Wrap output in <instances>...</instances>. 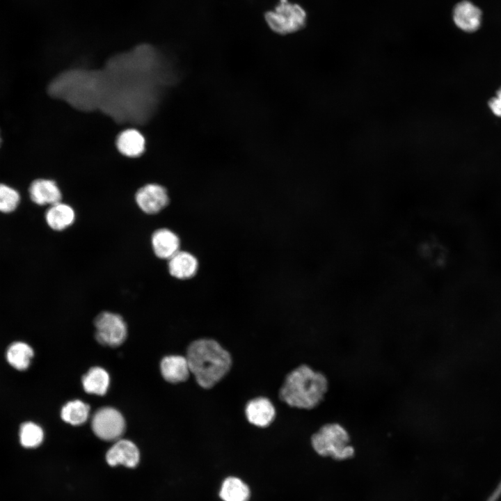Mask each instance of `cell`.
Wrapping results in <instances>:
<instances>
[{"label": "cell", "mask_w": 501, "mask_h": 501, "mask_svg": "<svg viewBox=\"0 0 501 501\" xmlns=\"http://www.w3.org/2000/svg\"><path fill=\"white\" fill-rule=\"evenodd\" d=\"M186 358L197 383L205 389L217 384L230 371L232 357L217 341L202 338L188 347Z\"/></svg>", "instance_id": "obj_1"}, {"label": "cell", "mask_w": 501, "mask_h": 501, "mask_svg": "<svg viewBox=\"0 0 501 501\" xmlns=\"http://www.w3.org/2000/svg\"><path fill=\"white\" fill-rule=\"evenodd\" d=\"M328 390V377L303 364L286 376L279 390V398L289 406L312 410L324 401Z\"/></svg>", "instance_id": "obj_2"}, {"label": "cell", "mask_w": 501, "mask_h": 501, "mask_svg": "<svg viewBox=\"0 0 501 501\" xmlns=\"http://www.w3.org/2000/svg\"><path fill=\"white\" fill-rule=\"evenodd\" d=\"M310 441L312 449L318 455L336 461L350 459L356 453L351 434L341 422L324 424L312 435Z\"/></svg>", "instance_id": "obj_3"}, {"label": "cell", "mask_w": 501, "mask_h": 501, "mask_svg": "<svg viewBox=\"0 0 501 501\" xmlns=\"http://www.w3.org/2000/svg\"><path fill=\"white\" fill-rule=\"evenodd\" d=\"M306 13L299 4L288 0H280L276 7L265 15L270 29L279 34L294 33L303 28L306 22Z\"/></svg>", "instance_id": "obj_4"}, {"label": "cell", "mask_w": 501, "mask_h": 501, "mask_svg": "<svg viewBox=\"0 0 501 501\" xmlns=\"http://www.w3.org/2000/svg\"><path fill=\"white\" fill-rule=\"evenodd\" d=\"M95 338L102 344L116 347L122 344L127 336V326L122 316L104 311L94 321Z\"/></svg>", "instance_id": "obj_5"}, {"label": "cell", "mask_w": 501, "mask_h": 501, "mask_svg": "<svg viewBox=\"0 0 501 501\" xmlns=\"http://www.w3.org/2000/svg\"><path fill=\"white\" fill-rule=\"evenodd\" d=\"M91 427L94 434L100 439L116 440L125 431V421L122 415L116 409L104 407L93 415Z\"/></svg>", "instance_id": "obj_6"}, {"label": "cell", "mask_w": 501, "mask_h": 501, "mask_svg": "<svg viewBox=\"0 0 501 501\" xmlns=\"http://www.w3.org/2000/svg\"><path fill=\"white\" fill-rule=\"evenodd\" d=\"M135 202L145 214H156L167 207L170 199L166 188L158 184H148L138 189Z\"/></svg>", "instance_id": "obj_7"}, {"label": "cell", "mask_w": 501, "mask_h": 501, "mask_svg": "<svg viewBox=\"0 0 501 501\" xmlns=\"http://www.w3.org/2000/svg\"><path fill=\"white\" fill-rule=\"evenodd\" d=\"M452 18L459 29L467 33H472L481 26L482 12L472 1L463 0L454 6Z\"/></svg>", "instance_id": "obj_8"}, {"label": "cell", "mask_w": 501, "mask_h": 501, "mask_svg": "<svg viewBox=\"0 0 501 501\" xmlns=\"http://www.w3.org/2000/svg\"><path fill=\"white\" fill-rule=\"evenodd\" d=\"M151 247L156 257L169 260L180 250V239L170 229L161 228L155 230L151 236Z\"/></svg>", "instance_id": "obj_9"}, {"label": "cell", "mask_w": 501, "mask_h": 501, "mask_svg": "<svg viewBox=\"0 0 501 501\" xmlns=\"http://www.w3.org/2000/svg\"><path fill=\"white\" fill-rule=\"evenodd\" d=\"M106 459L111 466L123 465L128 468H134L139 462L140 454L133 442L120 439L108 450Z\"/></svg>", "instance_id": "obj_10"}, {"label": "cell", "mask_w": 501, "mask_h": 501, "mask_svg": "<svg viewBox=\"0 0 501 501\" xmlns=\"http://www.w3.org/2000/svg\"><path fill=\"white\" fill-rule=\"evenodd\" d=\"M245 414L250 424L259 427H267L273 421L276 410L268 398L258 397L246 404Z\"/></svg>", "instance_id": "obj_11"}, {"label": "cell", "mask_w": 501, "mask_h": 501, "mask_svg": "<svg viewBox=\"0 0 501 501\" xmlns=\"http://www.w3.org/2000/svg\"><path fill=\"white\" fill-rule=\"evenodd\" d=\"M198 269V261L191 253L179 250L168 260V270L172 277L179 280L193 278Z\"/></svg>", "instance_id": "obj_12"}, {"label": "cell", "mask_w": 501, "mask_h": 501, "mask_svg": "<svg viewBox=\"0 0 501 501\" xmlns=\"http://www.w3.org/2000/svg\"><path fill=\"white\" fill-rule=\"evenodd\" d=\"M31 200L37 205H52L61 201L62 194L56 183L47 179H37L29 186Z\"/></svg>", "instance_id": "obj_13"}, {"label": "cell", "mask_w": 501, "mask_h": 501, "mask_svg": "<svg viewBox=\"0 0 501 501\" xmlns=\"http://www.w3.org/2000/svg\"><path fill=\"white\" fill-rule=\"evenodd\" d=\"M160 369L164 379L171 383L186 381L191 374L186 356L171 355L161 361Z\"/></svg>", "instance_id": "obj_14"}, {"label": "cell", "mask_w": 501, "mask_h": 501, "mask_svg": "<svg viewBox=\"0 0 501 501\" xmlns=\"http://www.w3.org/2000/svg\"><path fill=\"white\" fill-rule=\"evenodd\" d=\"M76 213L70 205L59 202L50 205L45 213L48 225L56 231H62L70 227L75 221Z\"/></svg>", "instance_id": "obj_15"}, {"label": "cell", "mask_w": 501, "mask_h": 501, "mask_svg": "<svg viewBox=\"0 0 501 501\" xmlns=\"http://www.w3.org/2000/svg\"><path fill=\"white\" fill-rule=\"evenodd\" d=\"M117 148L124 155L134 157L141 155L145 149V138L136 129H128L117 138Z\"/></svg>", "instance_id": "obj_16"}, {"label": "cell", "mask_w": 501, "mask_h": 501, "mask_svg": "<svg viewBox=\"0 0 501 501\" xmlns=\"http://www.w3.org/2000/svg\"><path fill=\"white\" fill-rule=\"evenodd\" d=\"M84 390L90 394L104 395L109 385L107 372L100 367H93L82 377Z\"/></svg>", "instance_id": "obj_17"}, {"label": "cell", "mask_w": 501, "mask_h": 501, "mask_svg": "<svg viewBox=\"0 0 501 501\" xmlns=\"http://www.w3.org/2000/svg\"><path fill=\"white\" fill-rule=\"evenodd\" d=\"M250 494L247 484L236 477L225 479L219 491V497L223 501H248Z\"/></svg>", "instance_id": "obj_18"}, {"label": "cell", "mask_w": 501, "mask_h": 501, "mask_svg": "<svg viewBox=\"0 0 501 501\" xmlns=\"http://www.w3.org/2000/svg\"><path fill=\"white\" fill-rule=\"evenodd\" d=\"M33 355V350L28 344L15 342L7 349L6 360L13 368L24 371L29 367Z\"/></svg>", "instance_id": "obj_19"}, {"label": "cell", "mask_w": 501, "mask_h": 501, "mask_svg": "<svg viewBox=\"0 0 501 501\" xmlns=\"http://www.w3.org/2000/svg\"><path fill=\"white\" fill-rule=\"evenodd\" d=\"M90 406L81 400L67 402L61 409V416L63 421L72 425H80L88 419Z\"/></svg>", "instance_id": "obj_20"}, {"label": "cell", "mask_w": 501, "mask_h": 501, "mask_svg": "<svg viewBox=\"0 0 501 501\" xmlns=\"http://www.w3.org/2000/svg\"><path fill=\"white\" fill-rule=\"evenodd\" d=\"M19 438L20 444L24 447L35 448L42 443L44 432L38 424L32 422H26L20 426Z\"/></svg>", "instance_id": "obj_21"}, {"label": "cell", "mask_w": 501, "mask_h": 501, "mask_svg": "<svg viewBox=\"0 0 501 501\" xmlns=\"http://www.w3.org/2000/svg\"><path fill=\"white\" fill-rule=\"evenodd\" d=\"M19 200V194L16 190L6 184H0V212H13L17 207Z\"/></svg>", "instance_id": "obj_22"}, {"label": "cell", "mask_w": 501, "mask_h": 501, "mask_svg": "<svg viewBox=\"0 0 501 501\" xmlns=\"http://www.w3.org/2000/svg\"><path fill=\"white\" fill-rule=\"evenodd\" d=\"M488 106L495 116L501 118V87L496 91L495 96L488 100Z\"/></svg>", "instance_id": "obj_23"}, {"label": "cell", "mask_w": 501, "mask_h": 501, "mask_svg": "<svg viewBox=\"0 0 501 501\" xmlns=\"http://www.w3.org/2000/svg\"><path fill=\"white\" fill-rule=\"evenodd\" d=\"M1 137H0V145H1Z\"/></svg>", "instance_id": "obj_24"}]
</instances>
